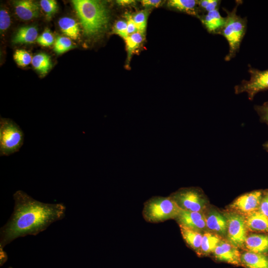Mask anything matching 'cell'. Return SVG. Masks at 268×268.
Returning a JSON list of instances; mask_svg holds the SVG:
<instances>
[{"mask_svg": "<svg viewBox=\"0 0 268 268\" xmlns=\"http://www.w3.org/2000/svg\"><path fill=\"white\" fill-rule=\"evenodd\" d=\"M249 80H243L234 87L235 93L246 92L248 99L252 100L260 92L268 90V69L261 70L249 66Z\"/></svg>", "mask_w": 268, "mask_h": 268, "instance_id": "7", "label": "cell"}, {"mask_svg": "<svg viewBox=\"0 0 268 268\" xmlns=\"http://www.w3.org/2000/svg\"><path fill=\"white\" fill-rule=\"evenodd\" d=\"M243 249L246 251L268 255V233H248Z\"/></svg>", "mask_w": 268, "mask_h": 268, "instance_id": "13", "label": "cell"}, {"mask_svg": "<svg viewBox=\"0 0 268 268\" xmlns=\"http://www.w3.org/2000/svg\"><path fill=\"white\" fill-rule=\"evenodd\" d=\"M198 2L201 10L204 14L219 9L221 1L219 0H198Z\"/></svg>", "mask_w": 268, "mask_h": 268, "instance_id": "29", "label": "cell"}, {"mask_svg": "<svg viewBox=\"0 0 268 268\" xmlns=\"http://www.w3.org/2000/svg\"><path fill=\"white\" fill-rule=\"evenodd\" d=\"M40 4L48 19L51 18L58 11V6L56 0H41Z\"/></svg>", "mask_w": 268, "mask_h": 268, "instance_id": "28", "label": "cell"}, {"mask_svg": "<svg viewBox=\"0 0 268 268\" xmlns=\"http://www.w3.org/2000/svg\"><path fill=\"white\" fill-rule=\"evenodd\" d=\"M113 33L119 35L124 39L129 36L127 32V21L123 20L117 21L113 28Z\"/></svg>", "mask_w": 268, "mask_h": 268, "instance_id": "31", "label": "cell"}, {"mask_svg": "<svg viewBox=\"0 0 268 268\" xmlns=\"http://www.w3.org/2000/svg\"><path fill=\"white\" fill-rule=\"evenodd\" d=\"M144 39V34L138 31L129 35L125 39L128 53V63L130 62L134 52L139 47Z\"/></svg>", "mask_w": 268, "mask_h": 268, "instance_id": "24", "label": "cell"}, {"mask_svg": "<svg viewBox=\"0 0 268 268\" xmlns=\"http://www.w3.org/2000/svg\"><path fill=\"white\" fill-rule=\"evenodd\" d=\"M181 209L170 197H153L144 203L142 216L148 222L159 223L175 219Z\"/></svg>", "mask_w": 268, "mask_h": 268, "instance_id": "4", "label": "cell"}, {"mask_svg": "<svg viewBox=\"0 0 268 268\" xmlns=\"http://www.w3.org/2000/svg\"><path fill=\"white\" fill-rule=\"evenodd\" d=\"M240 260L245 268H268V255L245 250L241 253Z\"/></svg>", "mask_w": 268, "mask_h": 268, "instance_id": "17", "label": "cell"}, {"mask_svg": "<svg viewBox=\"0 0 268 268\" xmlns=\"http://www.w3.org/2000/svg\"><path fill=\"white\" fill-rule=\"evenodd\" d=\"M167 6L175 10L186 13L198 18L203 13L201 10L198 0H170Z\"/></svg>", "mask_w": 268, "mask_h": 268, "instance_id": "18", "label": "cell"}, {"mask_svg": "<svg viewBox=\"0 0 268 268\" xmlns=\"http://www.w3.org/2000/svg\"><path fill=\"white\" fill-rule=\"evenodd\" d=\"M254 109L259 116L260 121L268 126V101L262 105L254 106Z\"/></svg>", "mask_w": 268, "mask_h": 268, "instance_id": "32", "label": "cell"}, {"mask_svg": "<svg viewBox=\"0 0 268 268\" xmlns=\"http://www.w3.org/2000/svg\"><path fill=\"white\" fill-rule=\"evenodd\" d=\"M38 38V30L36 27L26 26L20 28L13 37L14 43H31Z\"/></svg>", "mask_w": 268, "mask_h": 268, "instance_id": "21", "label": "cell"}, {"mask_svg": "<svg viewBox=\"0 0 268 268\" xmlns=\"http://www.w3.org/2000/svg\"><path fill=\"white\" fill-rule=\"evenodd\" d=\"M62 32L73 39H76L79 35L80 29L76 21L70 17H65L59 21Z\"/></svg>", "mask_w": 268, "mask_h": 268, "instance_id": "22", "label": "cell"}, {"mask_svg": "<svg viewBox=\"0 0 268 268\" xmlns=\"http://www.w3.org/2000/svg\"><path fill=\"white\" fill-rule=\"evenodd\" d=\"M71 40L66 37L59 36L54 43V51L58 54H63L74 47Z\"/></svg>", "mask_w": 268, "mask_h": 268, "instance_id": "26", "label": "cell"}, {"mask_svg": "<svg viewBox=\"0 0 268 268\" xmlns=\"http://www.w3.org/2000/svg\"><path fill=\"white\" fill-rule=\"evenodd\" d=\"M16 15L21 19L29 20L39 16L40 7L38 3L34 0H16L13 2Z\"/></svg>", "mask_w": 268, "mask_h": 268, "instance_id": "16", "label": "cell"}, {"mask_svg": "<svg viewBox=\"0 0 268 268\" xmlns=\"http://www.w3.org/2000/svg\"><path fill=\"white\" fill-rule=\"evenodd\" d=\"M224 214L227 222L226 240L238 249H243L249 233L244 215L232 210Z\"/></svg>", "mask_w": 268, "mask_h": 268, "instance_id": "8", "label": "cell"}, {"mask_svg": "<svg viewBox=\"0 0 268 268\" xmlns=\"http://www.w3.org/2000/svg\"><path fill=\"white\" fill-rule=\"evenodd\" d=\"M175 219L179 226L202 233L208 231L204 212L189 211L181 209Z\"/></svg>", "mask_w": 268, "mask_h": 268, "instance_id": "11", "label": "cell"}, {"mask_svg": "<svg viewBox=\"0 0 268 268\" xmlns=\"http://www.w3.org/2000/svg\"><path fill=\"white\" fill-rule=\"evenodd\" d=\"M116 2L120 5L127 6L134 4L135 1L131 0H117Z\"/></svg>", "mask_w": 268, "mask_h": 268, "instance_id": "37", "label": "cell"}, {"mask_svg": "<svg viewBox=\"0 0 268 268\" xmlns=\"http://www.w3.org/2000/svg\"><path fill=\"white\" fill-rule=\"evenodd\" d=\"M8 268H12V267H9Z\"/></svg>", "mask_w": 268, "mask_h": 268, "instance_id": "39", "label": "cell"}, {"mask_svg": "<svg viewBox=\"0 0 268 268\" xmlns=\"http://www.w3.org/2000/svg\"><path fill=\"white\" fill-rule=\"evenodd\" d=\"M142 6L145 7H157L162 3L160 0H143L141 1Z\"/></svg>", "mask_w": 268, "mask_h": 268, "instance_id": "36", "label": "cell"}, {"mask_svg": "<svg viewBox=\"0 0 268 268\" xmlns=\"http://www.w3.org/2000/svg\"><path fill=\"white\" fill-rule=\"evenodd\" d=\"M263 190H255L241 195L230 204L232 211L245 215L259 210Z\"/></svg>", "mask_w": 268, "mask_h": 268, "instance_id": "9", "label": "cell"}, {"mask_svg": "<svg viewBox=\"0 0 268 268\" xmlns=\"http://www.w3.org/2000/svg\"><path fill=\"white\" fill-rule=\"evenodd\" d=\"M211 254L218 261L236 266H241V252L238 248L223 238L218 243Z\"/></svg>", "mask_w": 268, "mask_h": 268, "instance_id": "10", "label": "cell"}, {"mask_svg": "<svg viewBox=\"0 0 268 268\" xmlns=\"http://www.w3.org/2000/svg\"><path fill=\"white\" fill-rule=\"evenodd\" d=\"M204 214L207 231L222 238L226 237L227 222L224 213L212 208L206 209Z\"/></svg>", "mask_w": 268, "mask_h": 268, "instance_id": "12", "label": "cell"}, {"mask_svg": "<svg viewBox=\"0 0 268 268\" xmlns=\"http://www.w3.org/2000/svg\"><path fill=\"white\" fill-rule=\"evenodd\" d=\"M149 12L147 10L139 11L132 15L137 31L144 34Z\"/></svg>", "mask_w": 268, "mask_h": 268, "instance_id": "25", "label": "cell"}, {"mask_svg": "<svg viewBox=\"0 0 268 268\" xmlns=\"http://www.w3.org/2000/svg\"><path fill=\"white\" fill-rule=\"evenodd\" d=\"M198 18L207 31L212 34H218L225 23V17L220 15L219 9L201 14Z\"/></svg>", "mask_w": 268, "mask_h": 268, "instance_id": "14", "label": "cell"}, {"mask_svg": "<svg viewBox=\"0 0 268 268\" xmlns=\"http://www.w3.org/2000/svg\"><path fill=\"white\" fill-rule=\"evenodd\" d=\"M263 147L264 149L268 152V141L266 142L263 144Z\"/></svg>", "mask_w": 268, "mask_h": 268, "instance_id": "38", "label": "cell"}, {"mask_svg": "<svg viewBox=\"0 0 268 268\" xmlns=\"http://www.w3.org/2000/svg\"><path fill=\"white\" fill-rule=\"evenodd\" d=\"M37 42L44 47H49L54 43V38L49 29H46L44 32L38 37Z\"/></svg>", "mask_w": 268, "mask_h": 268, "instance_id": "30", "label": "cell"}, {"mask_svg": "<svg viewBox=\"0 0 268 268\" xmlns=\"http://www.w3.org/2000/svg\"><path fill=\"white\" fill-rule=\"evenodd\" d=\"M31 63L34 68L42 75L47 73L52 67L50 57L45 53H39L34 56Z\"/></svg>", "mask_w": 268, "mask_h": 268, "instance_id": "23", "label": "cell"}, {"mask_svg": "<svg viewBox=\"0 0 268 268\" xmlns=\"http://www.w3.org/2000/svg\"><path fill=\"white\" fill-rule=\"evenodd\" d=\"M259 210L268 217V190H263Z\"/></svg>", "mask_w": 268, "mask_h": 268, "instance_id": "34", "label": "cell"}, {"mask_svg": "<svg viewBox=\"0 0 268 268\" xmlns=\"http://www.w3.org/2000/svg\"><path fill=\"white\" fill-rule=\"evenodd\" d=\"M222 239L221 236L212 232L209 231L204 232L201 244L200 256L211 254Z\"/></svg>", "mask_w": 268, "mask_h": 268, "instance_id": "20", "label": "cell"}, {"mask_svg": "<svg viewBox=\"0 0 268 268\" xmlns=\"http://www.w3.org/2000/svg\"><path fill=\"white\" fill-rule=\"evenodd\" d=\"M16 64L20 67H24L32 62V58L27 51L23 49L16 50L13 56Z\"/></svg>", "mask_w": 268, "mask_h": 268, "instance_id": "27", "label": "cell"}, {"mask_svg": "<svg viewBox=\"0 0 268 268\" xmlns=\"http://www.w3.org/2000/svg\"><path fill=\"white\" fill-rule=\"evenodd\" d=\"M71 2L86 36H97L106 28L109 15L104 2L96 0H73Z\"/></svg>", "mask_w": 268, "mask_h": 268, "instance_id": "2", "label": "cell"}, {"mask_svg": "<svg viewBox=\"0 0 268 268\" xmlns=\"http://www.w3.org/2000/svg\"><path fill=\"white\" fill-rule=\"evenodd\" d=\"M13 199V212L0 228L1 249L16 238L38 234L65 216L66 207L63 203H44L21 190L15 192Z\"/></svg>", "mask_w": 268, "mask_h": 268, "instance_id": "1", "label": "cell"}, {"mask_svg": "<svg viewBox=\"0 0 268 268\" xmlns=\"http://www.w3.org/2000/svg\"><path fill=\"white\" fill-rule=\"evenodd\" d=\"M125 17L127 19V32L129 35L132 34L137 31L134 22L133 20L132 15L129 13H125Z\"/></svg>", "mask_w": 268, "mask_h": 268, "instance_id": "35", "label": "cell"}, {"mask_svg": "<svg viewBox=\"0 0 268 268\" xmlns=\"http://www.w3.org/2000/svg\"><path fill=\"white\" fill-rule=\"evenodd\" d=\"M179 226L182 236L186 243L198 256H200L201 244L203 233L184 226Z\"/></svg>", "mask_w": 268, "mask_h": 268, "instance_id": "19", "label": "cell"}, {"mask_svg": "<svg viewBox=\"0 0 268 268\" xmlns=\"http://www.w3.org/2000/svg\"><path fill=\"white\" fill-rule=\"evenodd\" d=\"M170 197L181 209L189 211L204 212L208 203L201 190L196 187L180 189Z\"/></svg>", "mask_w": 268, "mask_h": 268, "instance_id": "6", "label": "cell"}, {"mask_svg": "<svg viewBox=\"0 0 268 268\" xmlns=\"http://www.w3.org/2000/svg\"><path fill=\"white\" fill-rule=\"evenodd\" d=\"M236 2L235 6L231 11L223 8L227 15L218 34L226 39L229 45V52L224 58L227 62L234 58L239 52L247 29L246 17L242 18L237 14V7L242 1L237 0Z\"/></svg>", "mask_w": 268, "mask_h": 268, "instance_id": "3", "label": "cell"}, {"mask_svg": "<svg viewBox=\"0 0 268 268\" xmlns=\"http://www.w3.org/2000/svg\"><path fill=\"white\" fill-rule=\"evenodd\" d=\"M24 142V134L12 120L0 117V156H9L19 151Z\"/></svg>", "mask_w": 268, "mask_h": 268, "instance_id": "5", "label": "cell"}, {"mask_svg": "<svg viewBox=\"0 0 268 268\" xmlns=\"http://www.w3.org/2000/svg\"><path fill=\"white\" fill-rule=\"evenodd\" d=\"M244 216L248 231L268 233V217L259 210L244 215Z\"/></svg>", "mask_w": 268, "mask_h": 268, "instance_id": "15", "label": "cell"}, {"mask_svg": "<svg viewBox=\"0 0 268 268\" xmlns=\"http://www.w3.org/2000/svg\"><path fill=\"white\" fill-rule=\"evenodd\" d=\"M10 17L8 11L5 9L0 10V30L1 32L5 31L10 26Z\"/></svg>", "mask_w": 268, "mask_h": 268, "instance_id": "33", "label": "cell"}]
</instances>
